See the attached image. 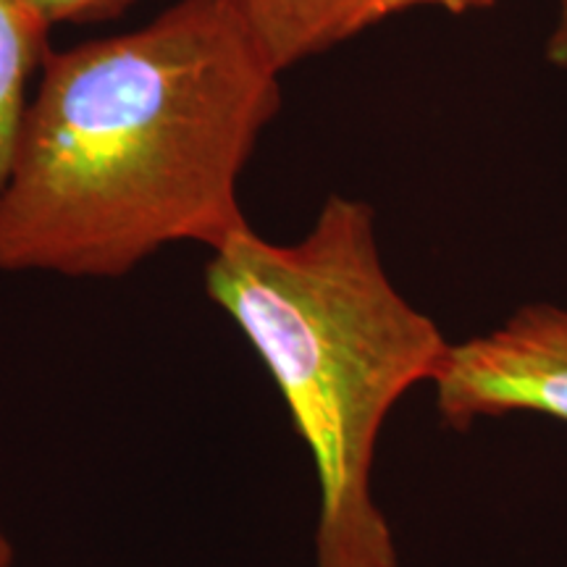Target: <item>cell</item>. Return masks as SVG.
I'll list each match as a JSON object with an SVG mask.
<instances>
[{
    "mask_svg": "<svg viewBox=\"0 0 567 567\" xmlns=\"http://www.w3.org/2000/svg\"><path fill=\"white\" fill-rule=\"evenodd\" d=\"M434 392L452 431L515 413L567 423V308L523 305L486 334L452 342Z\"/></svg>",
    "mask_w": 567,
    "mask_h": 567,
    "instance_id": "3957f363",
    "label": "cell"
},
{
    "mask_svg": "<svg viewBox=\"0 0 567 567\" xmlns=\"http://www.w3.org/2000/svg\"><path fill=\"white\" fill-rule=\"evenodd\" d=\"M494 3L496 0H360L358 9L347 19L344 40L413 9H442L446 13H455V17H463V13L471 11L492 9Z\"/></svg>",
    "mask_w": 567,
    "mask_h": 567,
    "instance_id": "8992f818",
    "label": "cell"
},
{
    "mask_svg": "<svg viewBox=\"0 0 567 567\" xmlns=\"http://www.w3.org/2000/svg\"><path fill=\"white\" fill-rule=\"evenodd\" d=\"M42 17L59 24H92V21H109L122 17L137 0H30Z\"/></svg>",
    "mask_w": 567,
    "mask_h": 567,
    "instance_id": "52a82bcc",
    "label": "cell"
},
{
    "mask_svg": "<svg viewBox=\"0 0 567 567\" xmlns=\"http://www.w3.org/2000/svg\"><path fill=\"white\" fill-rule=\"evenodd\" d=\"M17 565V547L6 534V528L0 526V567H13Z\"/></svg>",
    "mask_w": 567,
    "mask_h": 567,
    "instance_id": "9c48e42d",
    "label": "cell"
},
{
    "mask_svg": "<svg viewBox=\"0 0 567 567\" xmlns=\"http://www.w3.org/2000/svg\"><path fill=\"white\" fill-rule=\"evenodd\" d=\"M547 61L551 66L567 69V0H557V17L547 40Z\"/></svg>",
    "mask_w": 567,
    "mask_h": 567,
    "instance_id": "ba28073f",
    "label": "cell"
},
{
    "mask_svg": "<svg viewBox=\"0 0 567 567\" xmlns=\"http://www.w3.org/2000/svg\"><path fill=\"white\" fill-rule=\"evenodd\" d=\"M234 0H176L42 61L0 189V271L118 279L245 231L239 179L281 109Z\"/></svg>",
    "mask_w": 567,
    "mask_h": 567,
    "instance_id": "6da1fadb",
    "label": "cell"
},
{
    "mask_svg": "<svg viewBox=\"0 0 567 567\" xmlns=\"http://www.w3.org/2000/svg\"><path fill=\"white\" fill-rule=\"evenodd\" d=\"M51 21L30 0H0V189L9 179L32 82L51 53Z\"/></svg>",
    "mask_w": 567,
    "mask_h": 567,
    "instance_id": "5b68a950",
    "label": "cell"
},
{
    "mask_svg": "<svg viewBox=\"0 0 567 567\" xmlns=\"http://www.w3.org/2000/svg\"><path fill=\"white\" fill-rule=\"evenodd\" d=\"M205 292L279 389L318 481L313 567H400L373 494L381 431L452 342L389 279L375 210L329 195L289 245L252 226L210 252Z\"/></svg>",
    "mask_w": 567,
    "mask_h": 567,
    "instance_id": "7a4b0ae2",
    "label": "cell"
},
{
    "mask_svg": "<svg viewBox=\"0 0 567 567\" xmlns=\"http://www.w3.org/2000/svg\"><path fill=\"white\" fill-rule=\"evenodd\" d=\"M358 3L360 0H234L258 45L281 74L344 42L347 19Z\"/></svg>",
    "mask_w": 567,
    "mask_h": 567,
    "instance_id": "277c9868",
    "label": "cell"
}]
</instances>
